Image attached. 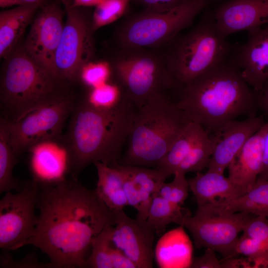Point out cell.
<instances>
[{
    "label": "cell",
    "instance_id": "7402d4cb",
    "mask_svg": "<svg viewBox=\"0 0 268 268\" xmlns=\"http://www.w3.org/2000/svg\"><path fill=\"white\" fill-rule=\"evenodd\" d=\"M193 246L184 227L170 230L158 240L154 258L160 268H191L193 259Z\"/></svg>",
    "mask_w": 268,
    "mask_h": 268
},
{
    "label": "cell",
    "instance_id": "836d02e7",
    "mask_svg": "<svg viewBox=\"0 0 268 268\" xmlns=\"http://www.w3.org/2000/svg\"><path fill=\"white\" fill-rule=\"evenodd\" d=\"M173 175L171 182L161 184L157 195L182 206L188 196L189 181L183 172L176 171Z\"/></svg>",
    "mask_w": 268,
    "mask_h": 268
},
{
    "label": "cell",
    "instance_id": "ffe728a7",
    "mask_svg": "<svg viewBox=\"0 0 268 268\" xmlns=\"http://www.w3.org/2000/svg\"><path fill=\"white\" fill-rule=\"evenodd\" d=\"M268 121L246 141L228 167V178L246 192L256 183L262 170L264 140Z\"/></svg>",
    "mask_w": 268,
    "mask_h": 268
},
{
    "label": "cell",
    "instance_id": "9c48e42d",
    "mask_svg": "<svg viewBox=\"0 0 268 268\" xmlns=\"http://www.w3.org/2000/svg\"><path fill=\"white\" fill-rule=\"evenodd\" d=\"M253 214L230 211L217 203L198 206L195 215L188 216L183 226L189 230L197 249L209 248L232 258L239 233Z\"/></svg>",
    "mask_w": 268,
    "mask_h": 268
},
{
    "label": "cell",
    "instance_id": "83f0119b",
    "mask_svg": "<svg viewBox=\"0 0 268 268\" xmlns=\"http://www.w3.org/2000/svg\"><path fill=\"white\" fill-rule=\"evenodd\" d=\"M190 211L181 205L176 204L156 195L153 199L148 212L147 219L159 235L170 223L183 226Z\"/></svg>",
    "mask_w": 268,
    "mask_h": 268
},
{
    "label": "cell",
    "instance_id": "d6a6232c",
    "mask_svg": "<svg viewBox=\"0 0 268 268\" xmlns=\"http://www.w3.org/2000/svg\"><path fill=\"white\" fill-rule=\"evenodd\" d=\"M78 78L91 89L113 80V70L110 62L90 61L80 69Z\"/></svg>",
    "mask_w": 268,
    "mask_h": 268
},
{
    "label": "cell",
    "instance_id": "4fadbf2b",
    "mask_svg": "<svg viewBox=\"0 0 268 268\" xmlns=\"http://www.w3.org/2000/svg\"><path fill=\"white\" fill-rule=\"evenodd\" d=\"M65 13V9L57 2H45L33 19L23 45L28 54L56 78L55 58L63 31Z\"/></svg>",
    "mask_w": 268,
    "mask_h": 268
},
{
    "label": "cell",
    "instance_id": "ba28073f",
    "mask_svg": "<svg viewBox=\"0 0 268 268\" xmlns=\"http://www.w3.org/2000/svg\"><path fill=\"white\" fill-rule=\"evenodd\" d=\"M222 0H192L163 11L144 9L120 24L115 34L118 47L161 49L191 26L202 11Z\"/></svg>",
    "mask_w": 268,
    "mask_h": 268
},
{
    "label": "cell",
    "instance_id": "ac0fdd59",
    "mask_svg": "<svg viewBox=\"0 0 268 268\" xmlns=\"http://www.w3.org/2000/svg\"><path fill=\"white\" fill-rule=\"evenodd\" d=\"M266 121L262 116L235 120L225 125L215 134L217 141L214 147L208 171L223 174L226 168L248 139L258 131Z\"/></svg>",
    "mask_w": 268,
    "mask_h": 268
},
{
    "label": "cell",
    "instance_id": "4316f807",
    "mask_svg": "<svg viewBox=\"0 0 268 268\" xmlns=\"http://www.w3.org/2000/svg\"><path fill=\"white\" fill-rule=\"evenodd\" d=\"M216 203L231 212L268 218V180L257 182L250 190L231 201Z\"/></svg>",
    "mask_w": 268,
    "mask_h": 268
},
{
    "label": "cell",
    "instance_id": "7c38bea8",
    "mask_svg": "<svg viewBox=\"0 0 268 268\" xmlns=\"http://www.w3.org/2000/svg\"><path fill=\"white\" fill-rule=\"evenodd\" d=\"M39 188L33 180L20 190L6 192L0 201V248L15 251L24 246L32 236L38 220Z\"/></svg>",
    "mask_w": 268,
    "mask_h": 268
},
{
    "label": "cell",
    "instance_id": "f546056e",
    "mask_svg": "<svg viewBox=\"0 0 268 268\" xmlns=\"http://www.w3.org/2000/svg\"><path fill=\"white\" fill-rule=\"evenodd\" d=\"M217 141V135L210 136L204 129L176 171L186 174L190 172H201L207 168Z\"/></svg>",
    "mask_w": 268,
    "mask_h": 268
},
{
    "label": "cell",
    "instance_id": "74e56055",
    "mask_svg": "<svg viewBox=\"0 0 268 268\" xmlns=\"http://www.w3.org/2000/svg\"><path fill=\"white\" fill-rule=\"evenodd\" d=\"M204 254L193 258L191 268H220L221 263L217 259L214 251L205 248Z\"/></svg>",
    "mask_w": 268,
    "mask_h": 268
},
{
    "label": "cell",
    "instance_id": "5b68a950",
    "mask_svg": "<svg viewBox=\"0 0 268 268\" xmlns=\"http://www.w3.org/2000/svg\"><path fill=\"white\" fill-rule=\"evenodd\" d=\"M211 6L192 29L160 49L176 89L220 66L233 51L235 45L218 32Z\"/></svg>",
    "mask_w": 268,
    "mask_h": 268
},
{
    "label": "cell",
    "instance_id": "7a4b0ae2",
    "mask_svg": "<svg viewBox=\"0 0 268 268\" xmlns=\"http://www.w3.org/2000/svg\"><path fill=\"white\" fill-rule=\"evenodd\" d=\"M230 58V57H229ZM176 101L190 122L215 134L240 117L257 116V92L229 59L183 86Z\"/></svg>",
    "mask_w": 268,
    "mask_h": 268
},
{
    "label": "cell",
    "instance_id": "f35d334b",
    "mask_svg": "<svg viewBox=\"0 0 268 268\" xmlns=\"http://www.w3.org/2000/svg\"><path fill=\"white\" fill-rule=\"evenodd\" d=\"M266 180H268V127L264 140V154L262 168L257 178V182H262Z\"/></svg>",
    "mask_w": 268,
    "mask_h": 268
},
{
    "label": "cell",
    "instance_id": "e575fe53",
    "mask_svg": "<svg viewBox=\"0 0 268 268\" xmlns=\"http://www.w3.org/2000/svg\"><path fill=\"white\" fill-rule=\"evenodd\" d=\"M243 234L254 239L268 250V218L252 215L244 225Z\"/></svg>",
    "mask_w": 268,
    "mask_h": 268
},
{
    "label": "cell",
    "instance_id": "1f68e13d",
    "mask_svg": "<svg viewBox=\"0 0 268 268\" xmlns=\"http://www.w3.org/2000/svg\"><path fill=\"white\" fill-rule=\"evenodd\" d=\"M131 0H103L95 6L91 17L93 33L99 28L121 18L128 9Z\"/></svg>",
    "mask_w": 268,
    "mask_h": 268
},
{
    "label": "cell",
    "instance_id": "484cf974",
    "mask_svg": "<svg viewBox=\"0 0 268 268\" xmlns=\"http://www.w3.org/2000/svg\"><path fill=\"white\" fill-rule=\"evenodd\" d=\"M204 129L200 124L190 122L174 141L155 168L166 179L174 175Z\"/></svg>",
    "mask_w": 268,
    "mask_h": 268
},
{
    "label": "cell",
    "instance_id": "8992f818",
    "mask_svg": "<svg viewBox=\"0 0 268 268\" xmlns=\"http://www.w3.org/2000/svg\"><path fill=\"white\" fill-rule=\"evenodd\" d=\"M1 72L0 101L2 117L18 121L27 113L66 94L62 82L38 63L23 45L17 46L5 59Z\"/></svg>",
    "mask_w": 268,
    "mask_h": 268
},
{
    "label": "cell",
    "instance_id": "2e32d148",
    "mask_svg": "<svg viewBox=\"0 0 268 268\" xmlns=\"http://www.w3.org/2000/svg\"><path fill=\"white\" fill-rule=\"evenodd\" d=\"M248 32L246 42L234 46L229 59L257 92L268 81V24Z\"/></svg>",
    "mask_w": 268,
    "mask_h": 268
},
{
    "label": "cell",
    "instance_id": "ab89813d",
    "mask_svg": "<svg viewBox=\"0 0 268 268\" xmlns=\"http://www.w3.org/2000/svg\"><path fill=\"white\" fill-rule=\"evenodd\" d=\"M257 97L258 110L268 116V81L257 92Z\"/></svg>",
    "mask_w": 268,
    "mask_h": 268
},
{
    "label": "cell",
    "instance_id": "30bf717a",
    "mask_svg": "<svg viewBox=\"0 0 268 268\" xmlns=\"http://www.w3.org/2000/svg\"><path fill=\"white\" fill-rule=\"evenodd\" d=\"M67 15L55 58L57 78L61 82H73L81 68L91 61L94 54L91 16L85 7H74L71 0H60Z\"/></svg>",
    "mask_w": 268,
    "mask_h": 268
},
{
    "label": "cell",
    "instance_id": "f1b7e54d",
    "mask_svg": "<svg viewBox=\"0 0 268 268\" xmlns=\"http://www.w3.org/2000/svg\"><path fill=\"white\" fill-rule=\"evenodd\" d=\"M17 155L15 152L9 138L5 120H0V193L13 190H21L23 184L15 178L13 171L18 162Z\"/></svg>",
    "mask_w": 268,
    "mask_h": 268
},
{
    "label": "cell",
    "instance_id": "44dd1931",
    "mask_svg": "<svg viewBox=\"0 0 268 268\" xmlns=\"http://www.w3.org/2000/svg\"><path fill=\"white\" fill-rule=\"evenodd\" d=\"M188 181L198 206L231 201L244 194L230 178L215 171L197 172Z\"/></svg>",
    "mask_w": 268,
    "mask_h": 268
},
{
    "label": "cell",
    "instance_id": "cb8c5ba5",
    "mask_svg": "<svg viewBox=\"0 0 268 268\" xmlns=\"http://www.w3.org/2000/svg\"><path fill=\"white\" fill-rule=\"evenodd\" d=\"M94 164L98 176L95 189L97 194L111 211L123 209L128 203L122 172L115 163L108 165L98 162Z\"/></svg>",
    "mask_w": 268,
    "mask_h": 268
},
{
    "label": "cell",
    "instance_id": "d4e9b609",
    "mask_svg": "<svg viewBox=\"0 0 268 268\" xmlns=\"http://www.w3.org/2000/svg\"><path fill=\"white\" fill-rule=\"evenodd\" d=\"M114 225H107L93 240L85 268H136L135 265L113 244Z\"/></svg>",
    "mask_w": 268,
    "mask_h": 268
},
{
    "label": "cell",
    "instance_id": "60d3db41",
    "mask_svg": "<svg viewBox=\"0 0 268 268\" xmlns=\"http://www.w3.org/2000/svg\"><path fill=\"white\" fill-rule=\"evenodd\" d=\"M46 0H0V6L5 8L13 5L40 4L42 5Z\"/></svg>",
    "mask_w": 268,
    "mask_h": 268
},
{
    "label": "cell",
    "instance_id": "52a82bcc",
    "mask_svg": "<svg viewBox=\"0 0 268 268\" xmlns=\"http://www.w3.org/2000/svg\"><path fill=\"white\" fill-rule=\"evenodd\" d=\"M118 47L110 62L113 80L136 108L176 89L161 49Z\"/></svg>",
    "mask_w": 268,
    "mask_h": 268
},
{
    "label": "cell",
    "instance_id": "8fae6325",
    "mask_svg": "<svg viewBox=\"0 0 268 268\" xmlns=\"http://www.w3.org/2000/svg\"><path fill=\"white\" fill-rule=\"evenodd\" d=\"M75 103L65 94L27 113L15 122L5 118L12 146L18 155L35 144L62 136L65 123Z\"/></svg>",
    "mask_w": 268,
    "mask_h": 268
},
{
    "label": "cell",
    "instance_id": "8d00e7d4",
    "mask_svg": "<svg viewBox=\"0 0 268 268\" xmlns=\"http://www.w3.org/2000/svg\"><path fill=\"white\" fill-rule=\"evenodd\" d=\"M192 0H131L142 5L145 9L163 11L171 9Z\"/></svg>",
    "mask_w": 268,
    "mask_h": 268
},
{
    "label": "cell",
    "instance_id": "b9f144b4",
    "mask_svg": "<svg viewBox=\"0 0 268 268\" xmlns=\"http://www.w3.org/2000/svg\"><path fill=\"white\" fill-rule=\"evenodd\" d=\"M103 0H71L73 6L78 7H87L96 6Z\"/></svg>",
    "mask_w": 268,
    "mask_h": 268
},
{
    "label": "cell",
    "instance_id": "603a6c76",
    "mask_svg": "<svg viewBox=\"0 0 268 268\" xmlns=\"http://www.w3.org/2000/svg\"><path fill=\"white\" fill-rule=\"evenodd\" d=\"M42 5L16 6L0 12V57L5 59L17 46L26 28Z\"/></svg>",
    "mask_w": 268,
    "mask_h": 268
},
{
    "label": "cell",
    "instance_id": "277c9868",
    "mask_svg": "<svg viewBox=\"0 0 268 268\" xmlns=\"http://www.w3.org/2000/svg\"><path fill=\"white\" fill-rule=\"evenodd\" d=\"M190 121L168 96L137 107L121 165L156 168Z\"/></svg>",
    "mask_w": 268,
    "mask_h": 268
},
{
    "label": "cell",
    "instance_id": "5bb4252c",
    "mask_svg": "<svg viewBox=\"0 0 268 268\" xmlns=\"http://www.w3.org/2000/svg\"><path fill=\"white\" fill-rule=\"evenodd\" d=\"M115 216L111 239L136 268H151L154 258L153 244L156 234L147 219L132 218L123 209L113 212Z\"/></svg>",
    "mask_w": 268,
    "mask_h": 268
},
{
    "label": "cell",
    "instance_id": "d590c367",
    "mask_svg": "<svg viewBox=\"0 0 268 268\" xmlns=\"http://www.w3.org/2000/svg\"><path fill=\"white\" fill-rule=\"evenodd\" d=\"M1 268H51V264L42 263L34 254H30L18 261H15L9 254H5L0 257Z\"/></svg>",
    "mask_w": 268,
    "mask_h": 268
},
{
    "label": "cell",
    "instance_id": "3957f363",
    "mask_svg": "<svg viewBox=\"0 0 268 268\" xmlns=\"http://www.w3.org/2000/svg\"><path fill=\"white\" fill-rule=\"evenodd\" d=\"M136 106L125 96L115 107L95 108L84 100L75 103L64 134L70 153L71 176L96 162L119 161L130 134Z\"/></svg>",
    "mask_w": 268,
    "mask_h": 268
},
{
    "label": "cell",
    "instance_id": "d6986e66",
    "mask_svg": "<svg viewBox=\"0 0 268 268\" xmlns=\"http://www.w3.org/2000/svg\"><path fill=\"white\" fill-rule=\"evenodd\" d=\"M115 163L123 174L128 205L137 210V218L147 219L150 203L166 179L155 168Z\"/></svg>",
    "mask_w": 268,
    "mask_h": 268
},
{
    "label": "cell",
    "instance_id": "4dcf8cb0",
    "mask_svg": "<svg viewBox=\"0 0 268 268\" xmlns=\"http://www.w3.org/2000/svg\"><path fill=\"white\" fill-rule=\"evenodd\" d=\"M89 89L84 100L91 106L99 109H112L125 97L120 85L113 80Z\"/></svg>",
    "mask_w": 268,
    "mask_h": 268
},
{
    "label": "cell",
    "instance_id": "6da1fadb",
    "mask_svg": "<svg viewBox=\"0 0 268 268\" xmlns=\"http://www.w3.org/2000/svg\"><path fill=\"white\" fill-rule=\"evenodd\" d=\"M38 220L31 245L45 254L53 268H82L93 239L115 216L95 189L89 190L71 176L39 186Z\"/></svg>",
    "mask_w": 268,
    "mask_h": 268
},
{
    "label": "cell",
    "instance_id": "e0dca14e",
    "mask_svg": "<svg viewBox=\"0 0 268 268\" xmlns=\"http://www.w3.org/2000/svg\"><path fill=\"white\" fill-rule=\"evenodd\" d=\"M214 6L218 32L225 38L268 24V0H223Z\"/></svg>",
    "mask_w": 268,
    "mask_h": 268
},
{
    "label": "cell",
    "instance_id": "9a60e30c",
    "mask_svg": "<svg viewBox=\"0 0 268 268\" xmlns=\"http://www.w3.org/2000/svg\"><path fill=\"white\" fill-rule=\"evenodd\" d=\"M27 152L32 180L39 186L61 181L71 175L70 153L64 134L40 141Z\"/></svg>",
    "mask_w": 268,
    "mask_h": 268
}]
</instances>
